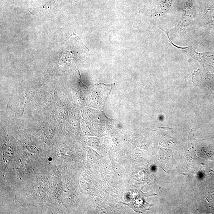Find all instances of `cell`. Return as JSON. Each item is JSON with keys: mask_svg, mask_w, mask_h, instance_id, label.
I'll use <instances>...</instances> for the list:
<instances>
[{"mask_svg": "<svg viewBox=\"0 0 214 214\" xmlns=\"http://www.w3.org/2000/svg\"><path fill=\"white\" fill-rule=\"evenodd\" d=\"M130 191V201L129 203L125 204L136 212H145L152 206V204L147 203L144 198L147 193H144L137 190H131Z\"/></svg>", "mask_w": 214, "mask_h": 214, "instance_id": "6da1fadb", "label": "cell"}]
</instances>
